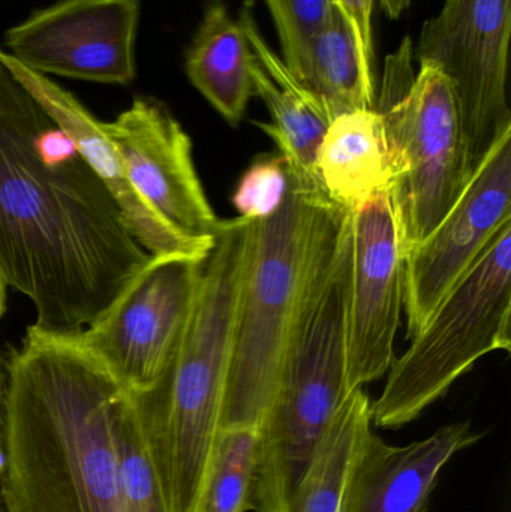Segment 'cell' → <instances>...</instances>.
<instances>
[{
    "instance_id": "cell-3",
    "label": "cell",
    "mask_w": 511,
    "mask_h": 512,
    "mask_svg": "<svg viewBox=\"0 0 511 512\" xmlns=\"http://www.w3.org/2000/svg\"><path fill=\"white\" fill-rule=\"evenodd\" d=\"M353 213L327 201L318 222L281 372L258 427L249 511L287 512L321 439L348 396L347 300Z\"/></svg>"
},
{
    "instance_id": "cell-7",
    "label": "cell",
    "mask_w": 511,
    "mask_h": 512,
    "mask_svg": "<svg viewBox=\"0 0 511 512\" xmlns=\"http://www.w3.org/2000/svg\"><path fill=\"white\" fill-rule=\"evenodd\" d=\"M511 221L456 283L410 348L393 358L372 424L399 429L446 396L480 358L510 352Z\"/></svg>"
},
{
    "instance_id": "cell-1",
    "label": "cell",
    "mask_w": 511,
    "mask_h": 512,
    "mask_svg": "<svg viewBox=\"0 0 511 512\" xmlns=\"http://www.w3.org/2000/svg\"><path fill=\"white\" fill-rule=\"evenodd\" d=\"M150 258L71 138L0 57V276L29 298L32 327L86 330Z\"/></svg>"
},
{
    "instance_id": "cell-8",
    "label": "cell",
    "mask_w": 511,
    "mask_h": 512,
    "mask_svg": "<svg viewBox=\"0 0 511 512\" xmlns=\"http://www.w3.org/2000/svg\"><path fill=\"white\" fill-rule=\"evenodd\" d=\"M510 35L511 0H446L414 47L417 63H434L452 83L473 174L511 132Z\"/></svg>"
},
{
    "instance_id": "cell-11",
    "label": "cell",
    "mask_w": 511,
    "mask_h": 512,
    "mask_svg": "<svg viewBox=\"0 0 511 512\" xmlns=\"http://www.w3.org/2000/svg\"><path fill=\"white\" fill-rule=\"evenodd\" d=\"M404 254L389 188L351 218V273L345 337L348 393L383 378L404 307Z\"/></svg>"
},
{
    "instance_id": "cell-27",
    "label": "cell",
    "mask_w": 511,
    "mask_h": 512,
    "mask_svg": "<svg viewBox=\"0 0 511 512\" xmlns=\"http://www.w3.org/2000/svg\"><path fill=\"white\" fill-rule=\"evenodd\" d=\"M6 285L3 282L2 276H0V319L3 318L6 312Z\"/></svg>"
},
{
    "instance_id": "cell-10",
    "label": "cell",
    "mask_w": 511,
    "mask_h": 512,
    "mask_svg": "<svg viewBox=\"0 0 511 512\" xmlns=\"http://www.w3.org/2000/svg\"><path fill=\"white\" fill-rule=\"evenodd\" d=\"M511 221V132L477 167L455 206L404 259L407 337L413 339L495 234Z\"/></svg>"
},
{
    "instance_id": "cell-12",
    "label": "cell",
    "mask_w": 511,
    "mask_h": 512,
    "mask_svg": "<svg viewBox=\"0 0 511 512\" xmlns=\"http://www.w3.org/2000/svg\"><path fill=\"white\" fill-rule=\"evenodd\" d=\"M138 0H59L6 32L5 44L21 65L101 84L135 78Z\"/></svg>"
},
{
    "instance_id": "cell-16",
    "label": "cell",
    "mask_w": 511,
    "mask_h": 512,
    "mask_svg": "<svg viewBox=\"0 0 511 512\" xmlns=\"http://www.w3.org/2000/svg\"><path fill=\"white\" fill-rule=\"evenodd\" d=\"M254 11V0H243L239 21L254 51L251 74L255 96L263 99L273 119L257 126L275 141L290 174L300 182L320 186L315 161L329 117L264 39Z\"/></svg>"
},
{
    "instance_id": "cell-13",
    "label": "cell",
    "mask_w": 511,
    "mask_h": 512,
    "mask_svg": "<svg viewBox=\"0 0 511 512\" xmlns=\"http://www.w3.org/2000/svg\"><path fill=\"white\" fill-rule=\"evenodd\" d=\"M138 197L183 236L212 240L221 219L213 212L192 158V143L161 102L138 98L105 123Z\"/></svg>"
},
{
    "instance_id": "cell-15",
    "label": "cell",
    "mask_w": 511,
    "mask_h": 512,
    "mask_svg": "<svg viewBox=\"0 0 511 512\" xmlns=\"http://www.w3.org/2000/svg\"><path fill=\"white\" fill-rule=\"evenodd\" d=\"M482 436L462 421L422 441L393 447L372 430L348 472L341 512H428L444 466Z\"/></svg>"
},
{
    "instance_id": "cell-4",
    "label": "cell",
    "mask_w": 511,
    "mask_h": 512,
    "mask_svg": "<svg viewBox=\"0 0 511 512\" xmlns=\"http://www.w3.org/2000/svg\"><path fill=\"white\" fill-rule=\"evenodd\" d=\"M251 222L221 221L173 361L152 390L131 396L168 512H201L221 430Z\"/></svg>"
},
{
    "instance_id": "cell-22",
    "label": "cell",
    "mask_w": 511,
    "mask_h": 512,
    "mask_svg": "<svg viewBox=\"0 0 511 512\" xmlns=\"http://www.w3.org/2000/svg\"><path fill=\"white\" fill-rule=\"evenodd\" d=\"M281 42L282 60L294 78L312 39L332 18L336 0H264Z\"/></svg>"
},
{
    "instance_id": "cell-24",
    "label": "cell",
    "mask_w": 511,
    "mask_h": 512,
    "mask_svg": "<svg viewBox=\"0 0 511 512\" xmlns=\"http://www.w3.org/2000/svg\"><path fill=\"white\" fill-rule=\"evenodd\" d=\"M9 402H11V363L0 351V512L5 511L3 487L8 468Z\"/></svg>"
},
{
    "instance_id": "cell-2",
    "label": "cell",
    "mask_w": 511,
    "mask_h": 512,
    "mask_svg": "<svg viewBox=\"0 0 511 512\" xmlns=\"http://www.w3.org/2000/svg\"><path fill=\"white\" fill-rule=\"evenodd\" d=\"M6 512H134L120 469L131 394L78 342L30 325L9 355Z\"/></svg>"
},
{
    "instance_id": "cell-20",
    "label": "cell",
    "mask_w": 511,
    "mask_h": 512,
    "mask_svg": "<svg viewBox=\"0 0 511 512\" xmlns=\"http://www.w3.org/2000/svg\"><path fill=\"white\" fill-rule=\"evenodd\" d=\"M372 426L371 397L356 388L333 415L287 512H341L348 472Z\"/></svg>"
},
{
    "instance_id": "cell-14",
    "label": "cell",
    "mask_w": 511,
    "mask_h": 512,
    "mask_svg": "<svg viewBox=\"0 0 511 512\" xmlns=\"http://www.w3.org/2000/svg\"><path fill=\"white\" fill-rule=\"evenodd\" d=\"M0 57L12 74L32 93L48 116L71 138L78 152L102 180L119 206L129 233L152 256L182 255L204 259L213 246L212 240L191 239L162 221L132 188L119 153L114 149L105 122L96 119L71 92L45 75L21 65L0 48Z\"/></svg>"
},
{
    "instance_id": "cell-5",
    "label": "cell",
    "mask_w": 511,
    "mask_h": 512,
    "mask_svg": "<svg viewBox=\"0 0 511 512\" xmlns=\"http://www.w3.org/2000/svg\"><path fill=\"white\" fill-rule=\"evenodd\" d=\"M327 201L320 186L300 182L288 171V191L278 212L251 222L221 430L258 429L263 421L281 372Z\"/></svg>"
},
{
    "instance_id": "cell-19",
    "label": "cell",
    "mask_w": 511,
    "mask_h": 512,
    "mask_svg": "<svg viewBox=\"0 0 511 512\" xmlns=\"http://www.w3.org/2000/svg\"><path fill=\"white\" fill-rule=\"evenodd\" d=\"M296 80L330 122L339 114L374 108V69L366 65L356 30L338 0L329 23L309 44Z\"/></svg>"
},
{
    "instance_id": "cell-17",
    "label": "cell",
    "mask_w": 511,
    "mask_h": 512,
    "mask_svg": "<svg viewBox=\"0 0 511 512\" xmlns=\"http://www.w3.org/2000/svg\"><path fill=\"white\" fill-rule=\"evenodd\" d=\"M318 185L336 206L353 213L389 188L383 122L374 108L339 114L327 126L315 161Z\"/></svg>"
},
{
    "instance_id": "cell-18",
    "label": "cell",
    "mask_w": 511,
    "mask_h": 512,
    "mask_svg": "<svg viewBox=\"0 0 511 512\" xmlns=\"http://www.w3.org/2000/svg\"><path fill=\"white\" fill-rule=\"evenodd\" d=\"M251 50L239 20L222 0H212L186 53V74L209 104L236 126L255 96Z\"/></svg>"
},
{
    "instance_id": "cell-23",
    "label": "cell",
    "mask_w": 511,
    "mask_h": 512,
    "mask_svg": "<svg viewBox=\"0 0 511 512\" xmlns=\"http://www.w3.org/2000/svg\"><path fill=\"white\" fill-rule=\"evenodd\" d=\"M287 191L285 159L281 155H261L240 177L231 201L240 218L263 221L278 212Z\"/></svg>"
},
{
    "instance_id": "cell-21",
    "label": "cell",
    "mask_w": 511,
    "mask_h": 512,
    "mask_svg": "<svg viewBox=\"0 0 511 512\" xmlns=\"http://www.w3.org/2000/svg\"><path fill=\"white\" fill-rule=\"evenodd\" d=\"M257 448V427L219 430L201 512L249 511Z\"/></svg>"
},
{
    "instance_id": "cell-26",
    "label": "cell",
    "mask_w": 511,
    "mask_h": 512,
    "mask_svg": "<svg viewBox=\"0 0 511 512\" xmlns=\"http://www.w3.org/2000/svg\"><path fill=\"white\" fill-rule=\"evenodd\" d=\"M411 0H380L381 9L386 12L387 17L399 18L408 6H410Z\"/></svg>"
},
{
    "instance_id": "cell-9",
    "label": "cell",
    "mask_w": 511,
    "mask_h": 512,
    "mask_svg": "<svg viewBox=\"0 0 511 512\" xmlns=\"http://www.w3.org/2000/svg\"><path fill=\"white\" fill-rule=\"evenodd\" d=\"M204 259L152 256L78 342L131 396L152 390L176 355Z\"/></svg>"
},
{
    "instance_id": "cell-25",
    "label": "cell",
    "mask_w": 511,
    "mask_h": 512,
    "mask_svg": "<svg viewBox=\"0 0 511 512\" xmlns=\"http://www.w3.org/2000/svg\"><path fill=\"white\" fill-rule=\"evenodd\" d=\"M353 24L362 47L366 65L374 69V38H372V12L375 0H338Z\"/></svg>"
},
{
    "instance_id": "cell-6",
    "label": "cell",
    "mask_w": 511,
    "mask_h": 512,
    "mask_svg": "<svg viewBox=\"0 0 511 512\" xmlns=\"http://www.w3.org/2000/svg\"><path fill=\"white\" fill-rule=\"evenodd\" d=\"M414 63L407 36L387 56L374 104L389 152V194L404 258L446 218L473 176L452 83L434 63H419L417 74Z\"/></svg>"
}]
</instances>
